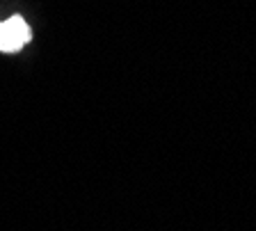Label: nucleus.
Masks as SVG:
<instances>
[{
	"label": "nucleus",
	"mask_w": 256,
	"mask_h": 231,
	"mask_svg": "<svg viewBox=\"0 0 256 231\" xmlns=\"http://www.w3.org/2000/svg\"><path fill=\"white\" fill-rule=\"evenodd\" d=\"M30 42V28L21 16H12L0 23V50L16 53Z\"/></svg>",
	"instance_id": "1"
}]
</instances>
